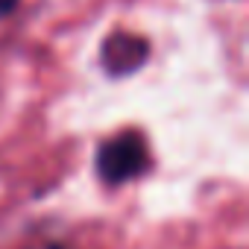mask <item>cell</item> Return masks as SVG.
Masks as SVG:
<instances>
[{
	"label": "cell",
	"mask_w": 249,
	"mask_h": 249,
	"mask_svg": "<svg viewBox=\"0 0 249 249\" xmlns=\"http://www.w3.org/2000/svg\"><path fill=\"white\" fill-rule=\"evenodd\" d=\"M150 167V150L141 132H120L100 144L97 150V173L106 185H123L141 176Z\"/></svg>",
	"instance_id": "6da1fadb"
},
{
	"label": "cell",
	"mask_w": 249,
	"mask_h": 249,
	"mask_svg": "<svg viewBox=\"0 0 249 249\" xmlns=\"http://www.w3.org/2000/svg\"><path fill=\"white\" fill-rule=\"evenodd\" d=\"M147 56H150V41L141 36H129V33H114L100 47V62H103L106 73H111V76L135 73L138 68H144Z\"/></svg>",
	"instance_id": "7a4b0ae2"
},
{
	"label": "cell",
	"mask_w": 249,
	"mask_h": 249,
	"mask_svg": "<svg viewBox=\"0 0 249 249\" xmlns=\"http://www.w3.org/2000/svg\"><path fill=\"white\" fill-rule=\"evenodd\" d=\"M15 6H18V0H0V18H6Z\"/></svg>",
	"instance_id": "3957f363"
}]
</instances>
